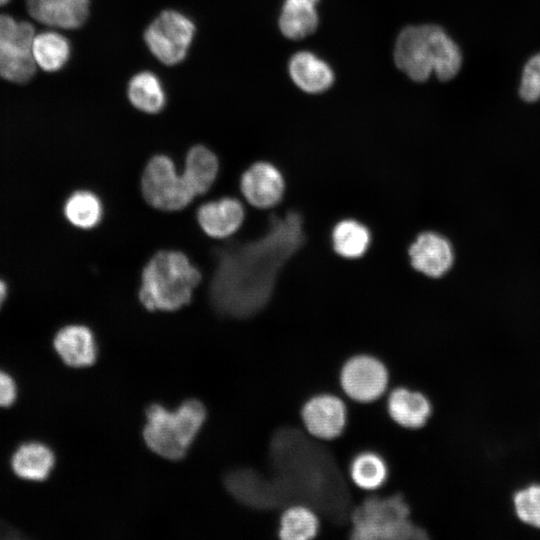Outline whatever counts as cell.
I'll list each match as a JSON object with an SVG mask.
<instances>
[{
    "mask_svg": "<svg viewBox=\"0 0 540 540\" xmlns=\"http://www.w3.org/2000/svg\"><path fill=\"white\" fill-rule=\"evenodd\" d=\"M260 238L230 243L216 251L217 263L209 285V299L220 314L252 316L269 300L279 270L303 245V219L295 211L272 216Z\"/></svg>",
    "mask_w": 540,
    "mask_h": 540,
    "instance_id": "1",
    "label": "cell"
},
{
    "mask_svg": "<svg viewBox=\"0 0 540 540\" xmlns=\"http://www.w3.org/2000/svg\"><path fill=\"white\" fill-rule=\"evenodd\" d=\"M396 66L417 82L427 80L434 72L442 81L455 77L462 64L458 45L436 25L405 27L394 48Z\"/></svg>",
    "mask_w": 540,
    "mask_h": 540,
    "instance_id": "2",
    "label": "cell"
},
{
    "mask_svg": "<svg viewBox=\"0 0 540 540\" xmlns=\"http://www.w3.org/2000/svg\"><path fill=\"white\" fill-rule=\"evenodd\" d=\"M202 278L180 251L157 252L144 266L139 299L150 310L175 311L187 305Z\"/></svg>",
    "mask_w": 540,
    "mask_h": 540,
    "instance_id": "3",
    "label": "cell"
},
{
    "mask_svg": "<svg viewBox=\"0 0 540 540\" xmlns=\"http://www.w3.org/2000/svg\"><path fill=\"white\" fill-rule=\"evenodd\" d=\"M349 538L427 539L428 532L413 521L410 506L403 494L391 492L370 495L353 507Z\"/></svg>",
    "mask_w": 540,
    "mask_h": 540,
    "instance_id": "4",
    "label": "cell"
},
{
    "mask_svg": "<svg viewBox=\"0 0 540 540\" xmlns=\"http://www.w3.org/2000/svg\"><path fill=\"white\" fill-rule=\"evenodd\" d=\"M143 437L156 454L180 460L187 453L206 419V410L197 400H187L175 410L151 405L146 413Z\"/></svg>",
    "mask_w": 540,
    "mask_h": 540,
    "instance_id": "5",
    "label": "cell"
},
{
    "mask_svg": "<svg viewBox=\"0 0 540 540\" xmlns=\"http://www.w3.org/2000/svg\"><path fill=\"white\" fill-rule=\"evenodd\" d=\"M141 190L146 202L162 211L181 210L196 197L166 155H156L149 160L142 174Z\"/></svg>",
    "mask_w": 540,
    "mask_h": 540,
    "instance_id": "6",
    "label": "cell"
},
{
    "mask_svg": "<svg viewBox=\"0 0 540 540\" xmlns=\"http://www.w3.org/2000/svg\"><path fill=\"white\" fill-rule=\"evenodd\" d=\"M339 385L342 394L354 403H374L380 400L389 388V370L385 363L374 355L355 354L343 363Z\"/></svg>",
    "mask_w": 540,
    "mask_h": 540,
    "instance_id": "7",
    "label": "cell"
},
{
    "mask_svg": "<svg viewBox=\"0 0 540 540\" xmlns=\"http://www.w3.org/2000/svg\"><path fill=\"white\" fill-rule=\"evenodd\" d=\"M194 33L195 26L190 19L177 11L167 10L149 25L144 38L159 61L174 65L185 58Z\"/></svg>",
    "mask_w": 540,
    "mask_h": 540,
    "instance_id": "8",
    "label": "cell"
},
{
    "mask_svg": "<svg viewBox=\"0 0 540 540\" xmlns=\"http://www.w3.org/2000/svg\"><path fill=\"white\" fill-rule=\"evenodd\" d=\"M348 407L337 394L321 392L309 397L300 409V420L307 433L330 442L342 435L347 425Z\"/></svg>",
    "mask_w": 540,
    "mask_h": 540,
    "instance_id": "9",
    "label": "cell"
},
{
    "mask_svg": "<svg viewBox=\"0 0 540 540\" xmlns=\"http://www.w3.org/2000/svg\"><path fill=\"white\" fill-rule=\"evenodd\" d=\"M385 410L395 425L412 431L426 426L433 413L432 403L424 392L403 385L389 391Z\"/></svg>",
    "mask_w": 540,
    "mask_h": 540,
    "instance_id": "10",
    "label": "cell"
},
{
    "mask_svg": "<svg viewBox=\"0 0 540 540\" xmlns=\"http://www.w3.org/2000/svg\"><path fill=\"white\" fill-rule=\"evenodd\" d=\"M408 254L412 267L431 278L444 276L454 263V251L449 240L431 231L419 234Z\"/></svg>",
    "mask_w": 540,
    "mask_h": 540,
    "instance_id": "11",
    "label": "cell"
},
{
    "mask_svg": "<svg viewBox=\"0 0 540 540\" xmlns=\"http://www.w3.org/2000/svg\"><path fill=\"white\" fill-rule=\"evenodd\" d=\"M240 189L251 205L267 209L282 199L285 182L281 172L273 164L257 162L242 174Z\"/></svg>",
    "mask_w": 540,
    "mask_h": 540,
    "instance_id": "12",
    "label": "cell"
},
{
    "mask_svg": "<svg viewBox=\"0 0 540 540\" xmlns=\"http://www.w3.org/2000/svg\"><path fill=\"white\" fill-rule=\"evenodd\" d=\"M242 203L233 197H223L201 205L197 220L201 229L210 237L227 238L234 234L244 220Z\"/></svg>",
    "mask_w": 540,
    "mask_h": 540,
    "instance_id": "13",
    "label": "cell"
},
{
    "mask_svg": "<svg viewBox=\"0 0 540 540\" xmlns=\"http://www.w3.org/2000/svg\"><path fill=\"white\" fill-rule=\"evenodd\" d=\"M54 348L65 364L71 367L92 365L97 358V344L92 331L84 325H67L54 337Z\"/></svg>",
    "mask_w": 540,
    "mask_h": 540,
    "instance_id": "14",
    "label": "cell"
},
{
    "mask_svg": "<svg viewBox=\"0 0 540 540\" xmlns=\"http://www.w3.org/2000/svg\"><path fill=\"white\" fill-rule=\"evenodd\" d=\"M288 70L292 81L307 93L324 92L334 81L331 67L308 51L295 53L289 61Z\"/></svg>",
    "mask_w": 540,
    "mask_h": 540,
    "instance_id": "15",
    "label": "cell"
},
{
    "mask_svg": "<svg viewBox=\"0 0 540 540\" xmlns=\"http://www.w3.org/2000/svg\"><path fill=\"white\" fill-rule=\"evenodd\" d=\"M388 476L389 468L385 458L374 450L359 451L348 465V477L363 491H378L386 484Z\"/></svg>",
    "mask_w": 540,
    "mask_h": 540,
    "instance_id": "16",
    "label": "cell"
},
{
    "mask_svg": "<svg viewBox=\"0 0 540 540\" xmlns=\"http://www.w3.org/2000/svg\"><path fill=\"white\" fill-rule=\"evenodd\" d=\"M320 529L321 520L314 509L292 504L279 515L277 536L282 540H310L318 536Z\"/></svg>",
    "mask_w": 540,
    "mask_h": 540,
    "instance_id": "17",
    "label": "cell"
},
{
    "mask_svg": "<svg viewBox=\"0 0 540 540\" xmlns=\"http://www.w3.org/2000/svg\"><path fill=\"white\" fill-rule=\"evenodd\" d=\"M55 462L53 452L42 443L31 442L20 446L12 456V469L23 479L42 481L46 479Z\"/></svg>",
    "mask_w": 540,
    "mask_h": 540,
    "instance_id": "18",
    "label": "cell"
},
{
    "mask_svg": "<svg viewBox=\"0 0 540 540\" xmlns=\"http://www.w3.org/2000/svg\"><path fill=\"white\" fill-rule=\"evenodd\" d=\"M219 171L216 155L203 145L192 147L185 158L182 175L196 196L206 193Z\"/></svg>",
    "mask_w": 540,
    "mask_h": 540,
    "instance_id": "19",
    "label": "cell"
},
{
    "mask_svg": "<svg viewBox=\"0 0 540 540\" xmlns=\"http://www.w3.org/2000/svg\"><path fill=\"white\" fill-rule=\"evenodd\" d=\"M319 0H285L279 17L282 34L293 40L313 33L318 25L316 5Z\"/></svg>",
    "mask_w": 540,
    "mask_h": 540,
    "instance_id": "20",
    "label": "cell"
},
{
    "mask_svg": "<svg viewBox=\"0 0 540 540\" xmlns=\"http://www.w3.org/2000/svg\"><path fill=\"white\" fill-rule=\"evenodd\" d=\"M370 241L371 234L368 228L353 219L338 222L332 231L333 249L344 258L361 257L367 251Z\"/></svg>",
    "mask_w": 540,
    "mask_h": 540,
    "instance_id": "21",
    "label": "cell"
},
{
    "mask_svg": "<svg viewBox=\"0 0 540 540\" xmlns=\"http://www.w3.org/2000/svg\"><path fill=\"white\" fill-rule=\"evenodd\" d=\"M31 54L37 66L53 72L61 69L70 54V45L59 33L48 31L37 34L33 40Z\"/></svg>",
    "mask_w": 540,
    "mask_h": 540,
    "instance_id": "22",
    "label": "cell"
},
{
    "mask_svg": "<svg viewBox=\"0 0 540 540\" xmlns=\"http://www.w3.org/2000/svg\"><path fill=\"white\" fill-rule=\"evenodd\" d=\"M131 104L146 113H157L165 105V93L158 77L150 72H140L128 85Z\"/></svg>",
    "mask_w": 540,
    "mask_h": 540,
    "instance_id": "23",
    "label": "cell"
},
{
    "mask_svg": "<svg viewBox=\"0 0 540 540\" xmlns=\"http://www.w3.org/2000/svg\"><path fill=\"white\" fill-rule=\"evenodd\" d=\"M102 204L97 195L88 190H79L71 194L64 205L66 219L75 227L91 229L102 218Z\"/></svg>",
    "mask_w": 540,
    "mask_h": 540,
    "instance_id": "24",
    "label": "cell"
},
{
    "mask_svg": "<svg viewBox=\"0 0 540 540\" xmlns=\"http://www.w3.org/2000/svg\"><path fill=\"white\" fill-rule=\"evenodd\" d=\"M29 14L38 22L64 29L78 28L64 0H27Z\"/></svg>",
    "mask_w": 540,
    "mask_h": 540,
    "instance_id": "25",
    "label": "cell"
},
{
    "mask_svg": "<svg viewBox=\"0 0 540 540\" xmlns=\"http://www.w3.org/2000/svg\"><path fill=\"white\" fill-rule=\"evenodd\" d=\"M36 63L30 51L14 47H0V77L11 82L24 83L31 79Z\"/></svg>",
    "mask_w": 540,
    "mask_h": 540,
    "instance_id": "26",
    "label": "cell"
},
{
    "mask_svg": "<svg viewBox=\"0 0 540 540\" xmlns=\"http://www.w3.org/2000/svg\"><path fill=\"white\" fill-rule=\"evenodd\" d=\"M36 34L28 22H17L11 16L0 15V47L30 51Z\"/></svg>",
    "mask_w": 540,
    "mask_h": 540,
    "instance_id": "27",
    "label": "cell"
},
{
    "mask_svg": "<svg viewBox=\"0 0 540 540\" xmlns=\"http://www.w3.org/2000/svg\"><path fill=\"white\" fill-rule=\"evenodd\" d=\"M514 508L518 518L533 527L540 528V485L527 486L516 492Z\"/></svg>",
    "mask_w": 540,
    "mask_h": 540,
    "instance_id": "28",
    "label": "cell"
},
{
    "mask_svg": "<svg viewBox=\"0 0 540 540\" xmlns=\"http://www.w3.org/2000/svg\"><path fill=\"white\" fill-rule=\"evenodd\" d=\"M519 94L526 102L540 100V53L532 56L525 64Z\"/></svg>",
    "mask_w": 540,
    "mask_h": 540,
    "instance_id": "29",
    "label": "cell"
},
{
    "mask_svg": "<svg viewBox=\"0 0 540 540\" xmlns=\"http://www.w3.org/2000/svg\"><path fill=\"white\" fill-rule=\"evenodd\" d=\"M17 389L14 380L0 370V407H8L14 403Z\"/></svg>",
    "mask_w": 540,
    "mask_h": 540,
    "instance_id": "30",
    "label": "cell"
},
{
    "mask_svg": "<svg viewBox=\"0 0 540 540\" xmlns=\"http://www.w3.org/2000/svg\"><path fill=\"white\" fill-rule=\"evenodd\" d=\"M69 7L75 21L80 27L89 13L90 0H64Z\"/></svg>",
    "mask_w": 540,
    "mask_h": 540,
    "instance_id": "31",
    "label": "cell"
},
{
    "mask_svg": "<svg viewBox=\"0 0 540 540\" xmlns=\"http://www.w3.org/2000/svg\"><path fill=\"white\" fill-rule=\"evenodd\" d=\"M6 291V284L2 280H0V306L6 296Z\"/></svg>",
    "mask_w": 540,
    "mask_h": 540,
    "instance_id": "32",
    "label": "cell"
},
{
    "mask_svg": "<svg viewBox=\"0 0 540 540\" xmlns=\"http://www.w3.org/2000/svg\"><path fill=\"white\" fill-rule=\"evenodd\" d=\"M10 0H0V6L7 4Z\"/></svg>",
    "mask_w": 540,
    "mask_h": 540,
    "instance_id": "33",
    "label": "cell"
}]
</instances>
